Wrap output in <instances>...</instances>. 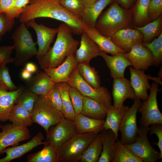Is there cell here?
Wrapping results in <instances>:
<instances>
[{"label":"cell","instance_id":"25","mask_svg":"<svg viewBox=\"0 0 162 162\" xmlns=\"http://www.w3.org/2000/svg\"><path fill=\"white\" fill-rule=\"evenodd\" d=\"M28 81L26 88L38 95H46L56 83L44 70Z\"/></svg>","mask_w":162,"mask_h":162},{"label":"cell","instance_id":"22","mask_svg":"<svg viewBox=\"0 0 162 162\" xmlns=\"http://www.w3.org/2000/svg\"><path fill=\"white\" fill-rule=\"evenodd\" d=\"M84 32L96 44L100 51L112 56L126 52L115 44L110 38L100 34L94 28L86 26Z\"/></svg>","mask_w":162,"mask_h":162},{"label":"cell","instance_id":"30","mask_svg":"<svg viewBox=\"0 0 162 162\" xmlns=\"http://www.w3.org/2000/svg\"><path fill=\"white\" fill-rule=\"evenodd\" d=\"M58 87L61 98L62 113L64 118L74 121L76 113L72 104L69 94L70 86L68 82L56 83Z\"/></svg>","mask_w":162,"mask_h":162},{"label":"cell","instance_id":"51","mask_svg":"<svg viewBox=\"0 0 162 162\" xmlns=\"http://www.w3.org/2000/svg\"><path fill=\"white\" fill-rule=\"evenodd\" d=\"M25 65V68L32 74L36 72L37 70V66L33 63L27 62Z\"/></svg>","mask_w":162,"mask_h":162},{"label":"cell","instance_id":"28","mask_svg":"<svg viewBox=\"0 0 162 162\" xmlns=\"http://www.w3.org/2000/svg\"><path fill=\"white\" fill-rule=\"evenodd\" d=\"M108 107L94 100L84 96L81 113L91 118L104 119L106 118Z\"/></svg>","mask_w":162,"mask_h":162},{"label":"cell","instance_id":"9","mask_svg":"<svg viewBox=\"0 0 162 162\" xmlns=\"http://www.w3.org/2000/svg\"><path fill=\"white\" fill-rule=\"evenodd\" d=\"M134 100L133 104L122 118L119 128L121 134L120 141L125 145L135 142L138 136L136 116L138 110L142 102L140 99L136 97Z\"/></svg>","mask_w":162,"mask_h":162},{"label":"cell","instance_id":"12","mask_svg":"<svg viewBox=\"0 0 162 162\" xmlns=\"http://www.w3.org/2000/svg\"><path fill=\"white\" fill-rule=\"evenodd\" d=\"M1 128L2 131L0 132V155L8 147L16 146L19 142L31 138L30 132L27 127L8 123L2 126Z\"/></svg>","mask_w":162,"mask_h":162},{"label":"cell","instance_id":"37","mask_svg":"<svg viewBox=\"0 0 162 162\" xmlns=\"http://www.w3.org/2000/svg\"><path fill=\"white\" fill-rule=\"evenodd\" d=\"M112 162H142L125 145L118 140L116 143L114 157Z\"/></svg>","mask_w":162,"mask_h":162},{"label":"cell","instance_id":"23","mask_svg":"<svg viewBox=\"0 0 162 162\" xmlns=\"http://www.w3.org/2000/svg\"><path fill=\"white\" fill-rule=\"evenodd\" d=\"M25 88L20 86L16 90L10 91L0 88V122L8 120L17 99Z\"/></svg>","mask_w":162,"mask_h":162},{"label":"cell","instance_id":"16","mask_svg":"<svg viewBox=\"0 0 162 162\" xmlns=\"http://www.w3.org/2000/svg\"><path fill=\"white\" fill-rule=\"evenodd\" d=\"M45 138L42 132H39L28 142L19 146H14L6 148L2 152L6 156L0 159V162H9L12 160L21 157L26 153L32 150L37 146L44 145Z\"/></svg>","mask_w":162,"mask_h":162},{"label":"cell","instance_id":"52","mask_svg":"<svg viewBox=\"0 0 162 162\" xmlns=\"http://www.w3.org/2000/svg\"><path fill=\"white\" fill-rule=\"evenodd\" d=\"M32 74V73L24 68L21 72V76L23 79L28 80L31 78Z\"/></svg>","mask_w":162,"mask_h":162},{"label":"cell","instance_id":"49","mask_svg":"<svg viewBox=\"0 0 162 162\" xmlns=\"http://www.w3.org/2000/svg\"><path fill=\"white\" fill-rule=\"evenodd\" d=\"M136 0H112L122 8L130 10L135 4Z\"/></svg>","mask_w":162,"mask_h":162},{"label":"cell","instance_id":"39","mask_svg":"<svg viewBox=\"0 0 162 162\" xmlns=\"http://www.w3.org/2000/svg\"><path fill=\"white\" fill-rule=\"evenodd\" d=\"M38 97V95L34 92L25 88L17 99L15 104L20 105L32 112Z\"/></svg>","mask_w":162,"mask_h":162},{"label":"cell","instance_id":"29","mask_svg":"<svg viewBox=\"0 0 162 162\" xmlns=\"http://www.w3.org/2000/svg\"><path fill=\"white\" fill-rule=\"evenodd\" d=\"M112 0H98L91 7L85 8L81 19L87 26L95 27L97 21L104 9Z\"/></svg>","mask_w":162,"mask_h":162},{"label":"cell","instance_id":"26","mask_svg":"<svg viewBox=\"0 0 162 162\" xmlns=\"http://www.w3.org/2000/svg\"><path fill=\"white\" fill-rule=\"evenodd\" d=\"M74 121L78 134L92 132L99 134L104 129L105 120L91 118L80 113L76 114Z\"/></svg>","mask_w":162,"mask_h":162},{"label":"cell","instance_id":"24","mask_svg":"<svg viewBox=\"0 0 162 162\" xmlns=\"http://www.w3.org/2000/svg\"><path fill=\"white\" fill-rule=\"evenodd\" d=\"M129 107L123 104L116 108L112 105L109 106L104 124V129H111L118 137L119 128L121 122Z\"/></svg>","mask_w":162,"mask_h":162},{"label":"cell","instance_id":"43","mask_svg":"<svg viewBox=\"0 0 162 162\" xmlns=\"http://www.w3.org/2000/svg\"><path fill=\"white\" fill-rule=\"evenodd\" d=\"M69 94L76 114L81 113L83 105L84 96L76 88L70 86Z\"/></svg>","mask_w":162,"mask_h":162},{"label":"cell","instance_id":"5","mask_svg":"<svg viewBox=\"0 0 162 162\" xmlns=\"http://www.w3.org/2000/svg\"><path fill=\"white\" fill-rule=\"evenodd\" d=\"M99 134L92 132L75 135L57 148L58 162H79L85 150Z\"/></svg>","mask_w":162,"mask_h":162},{"label":"cell","instance_id":"38","mask_svg":"<svg viewBox=\"0 0 162 162\" xmlns=\"http://www.w3.org/2000/svg\"><path fill=\"white\" fill-rule=\"evenodd\" d=\"M142 44L151 52L154 58L153 65L158 67L162 63V33L149 43Z\"/></svg>","mask_w":162,"mask_h":162},{"label":"cell","instance_id":"20","mask_svg":"<svg viewBox=\"0 0 162 162\" xmlns=\"http://www.w3.org/2000/svg\"><path fill=\"white\" fill-rule=\"evenodd\" d=\"M130 73V83L136 97L143 101L148 97L147 90L150 89L151 86L148 80V75L144 70H138L129 67Z\"/></svg>","mask_w":162,"mask_h":162},{"label":"cell","instance_id":"45","mask_svg":"<svg viewBox=\"0 0 162 162\" xmlns=\"http://www.w3.org/2000/svg\"><path fill=\"white\" fill-rule=\"evenodd\" d=\"M45 96L57 109L62 112L61 98L58 88L56 83Z\"/></svg>","mask_w":162,"mask_h":162},{"label":"cell","instance_id":"17","mask_svg":"<svg viewBox=\"0 0 162 162\" xmlns=\"http://www.w3.org/2000/svg\"><path fill=\"white\" fill-rule=\"evenodd\" d=\"M78 64L74 53L67 56L63 62L58 66L43 70L55 83L68 82L71 72L77 67Z\"/></svg>","mask_w":162,"mask_h":162},{"label":"cell","instance_id":"6","mask_svg":"<svg viewBox=\"0 0 162 162\" xmlns=\"http://www.w3.org/2000/svg\"><path fill=\"white\" fill-rule=\"evenodd\" d=\"M34 123L41 126L46 133L52 126L55 125L64 117L44 95H39L32 112Z\"/></svg>","mask_w":162,"mask_h":162},{"label":"cell","instance_id":"41","mask_svg":"<svg viewBox=\"0 0 162 162\" xmlns=\"http://www.w3.org/2000/svg\"><path fill=\"white\" fill-rule=\"evenodd\" d=\"M60 2L70 13L81 18L85 8L82 0H60Z\"/></svg>","mask_w":162,"mask_h":162},{"label":"cell","instance_id":"10","mask_svg":"<svg viewBox=\"0 0 162 162\" xmlns=\"http://www.w3.org/2000/svg\"><path fill=\"white\" fill-rule=\"evenodd\" d=\"M149 128L139 126L137 138L134 142L125 145L142 162H155L162 158L160 152L150 144L147 134Z\"/></svg>","mask_w":162,"mask_h":162},{"label":"cell","instance_id":"8","mask_svg":"<svg viewBox=\"0 0 162 162\" xmlns=\"http://www.w3.org/2000/svg\"><path fill=\"white\" fill-rule=\"evenodd\" d=\"M158 86V82L154 81L152 83L148 98L143 101L138 110L137 112L141 115L140 126L149 128L153 124H162V114L159 109L157 98Z\"/></svg>","mask_w":162,"mask_h":162},{"label":"cell","instance_id":"54","mask_svg":"<svg viewBox=\"0 0 162 162\" xmlns=\"http://www.w3.org/2000/svg\"><path fill=\"white\" fill-rule=\"evenodd\" d=\"M2 126L0 125V128H1Z\"/></svg>","mask_w":162,"mask_h":162},{"label":"cell","instance_id":"11","mask_svg":"<svg viewBox=\"0 0 162 162\" xmlns=\"http://www.w3.org/2000/svg\"><path fill=\"white\" fill-rule=\"evenodd\" d=\"M77 134L74 121L64 118L49 128L46 133V139L45 142L57 149Z\"/></svg>","mask_w":162,"mask_h":162},{"label":"cell","instance_id":"35","mask_svg":"<svg viewBox=\"0 0 162 162\" xmlns=\"http://www.w3.org/2000/svg\"><path fill=\"white\" fill-rule=\"evenodd\" d=\"M139 30L143 36L142 43H149L162 33V16L140 27H133Z\"/></svg>","mask_w":162,"mask_h":162},{"label":"cell","instance_id":"1","mask_svg":"<svg viewBox=\"0 0 162 162\" xmlns=\"http://www.w3.org/2000/svg\"><path fill=\"white\" fill-rule=\"evenodd\" d=\"M60 0H32L24 8L20 15V23H25L32 19L48 18L62 22L70 28L72 33L81 35L87 26L81 18L73 14L61 4Z\"/></svg>","mask_w":162,"mask_h":162},{"label":"cell","instance_id":"53","mask_svg":"<svg viewBox=\"0 0 162 162\" xmlns=\"http://www.w3.org/2000/svg\"><path fill=\"white\" fill-rule=\"evenodd\" d=\"M98 0H82L85 8L89 7Z\"/></svg>","mask_w":162,"mask_h":162},{"label":"cell","instance_id":"44","mask_svg":"<svg viewBox=\"0 0 162 162\" xmlns=\"http://www.w3.org/2000/svg\"><path fill=\"white\" fill-rule=\"evenodd\" d=\"M162 14V0H151L147 9L149 22L157 19Z\"/></svg>","mask_w":162,"mask_h":162},{"label":"cell","instance_id":"34","mask_svg":"<svg viewBox=\"0 0 162 162\" xmlns=\"http://www.w3.org/2000/svg\"><path fill=\"white\" fill-rule=\"evenodd\" d=\"M150 0H136L131 8L133 27H141L149 22L147 17V9Z\"/></svg>","mask_w":162,"mask_h":162},{"label":"cell","instance_id":"27","mask_svg":"<svg viewBox=\"0 0 162 162\" xmlns=\"http://www.w3.org/2000/svg\"><path fill=\"white\" fill-rule=\"evenodd\" d=\"M103 138L102 150L98 162H112L114 157L117 138L111 129L102 131Z\"/></svg>","mask_w":162,"mask_h":162},{"label":"cell","instance_id":"46","mask_svg":"<svg viewBox=\"0 0 162 162\" xmlns=\"http://www.w3.org/2000/svg\"><path fill=\"white\" fill-rule=\"evenodd\" d=\"M14 50L13 45L0 46V67L14 62V58L11 56Z\"/></svg>","mask_w":162,"mask_h":162},{"label":"cell","instance_id":"2","mask_svg":"<svg viewBox=\"0 0 162 162\" xmlns=\"http://www.w3.org/2000/svg\"><path fill=\"white\" fill-rule=\"evenodd\" d=\"M58 28L56 41L46 53L37 58L41 68L43 70L56 67L64 61L69 55L75 53L80 44L75 39L68 26L63 23Z\"/></svg>","mask_w":162,"mask_h":162},{"label":"cell","instance_id":"18","mask_svg":"<svg viewBox=\"0 0 162 162\" xmlns=\"http://www.w3.org/2000/svg\"><path fill=\"white\" fill-rule=\"evenodd\" d=\"M112 95L113 105L118 108L127 99L134 100L136 96L130 81L125 77L113 79Z\"/></svg>","mask_w":162,"mask_h":162},{"label":"cell","instance_id":"19","mask_svg":"<svg viewBox=\"0 0 162 162\" xmlns=\"http://www.w3.org/2000/svg\"><path fill=\"white\" fill-rule=\"evenodd\" d=\"M100 51L98 46L85 32L81 34L79 48L75 53V57L78 62L89 63L93 58L100 56Z\"/></svg>","mask_w":162,"mask_h":162},{"label":"cell","instance_id":"3","mask_svg":"<svg viewBox=\"0 0 162 162\" xmlns=\"http://www.w3.org/2000/svg\"><path fill=\"white\" fill-rule=\"evenodd\" d=\"M110 4L99 16L94 27L102 35L110 38L120 30L134 26L131 9H124L113 1Z\"/></svg>","mask_w":162,"mask_h":162},{"label":"cell","instance_id":"7","mask_svg":"<svg viewBox=\"0 0 162 162\" xmlns=\"http://www.w3.org/2000/svg\"><path fill=\"white\" fill-rule=\"evenodd\" d=\"M68 82L84 96L94 100L107 107L111 105L112 97L108 89L104 86L95 88L90 85L81 77L77 67L71 72Z\"/></svg>","mask_w":162,"mask_h":162},{"label":"cell","instance_id":"32","mask_svg":"<svg viewBox=\"0 0 162 162\" xmlns=\"http://www.w3.org/2000/svg\"><path fill=\"white\" fill-rule=\"evenodd\" d=\"M103 138V134L102 131L89 144L83 152L79 162H98L102 150Z\"/></svg>","mask_w":162,"mask_h":162},{"label":"cell","instance_id":"40","mask_svg":"<svg viewBox=\"0 0 162 162\" xmlns=\"http://www.w3.org/2000/svg\"><path fill=\"white\" fill-rule=\"evenodd\" d=\"M15 0H0V13L4 14L9 20L19 18L24 9H18L14 5Z\"/></svg>","mask_w":162,"mask_h":162},{"label":"cell","instance_id":"15","mask_svg":"<svg viewBox=\"0 0 162 162\" xmlns=\"http://www.w3.org/2000/svg\"><path fill=\"white\" fill-rule=\"evenodd\" d=\"M110 39L116 45L128 52L134 45L142 43L143 36L139 30L130 28L119 31Z\"/></svg>","mask_w":162,"mask_h":162},{"label":"cell","instance_id":"13","mask_svg":"<svg viewBox=\"0 0 162 162\" xmlns=\"http://www.w3.org/2000/svg\"><path fill=\"white\" fill-rule=\"evenodd\" d=\"M28 27H31L35 31L38 45V49L36 57L38 58L45 55L50 47V45L58 32V28H52L42 24L37 23L35 19L26 22Z\"/></svg>","mask_w":162,"mask_h":162},{"label":"cell","instance_id":"55","mask_svg":"<svg viewBox=\"0 0 162 162\" xmlns=\"http://www.w3.org/2000/svg\"><path fill=\"white\" fill-rule=\"evenodd\" d=\"M32 0H31V1Z\"/></svg>","mask_w":162,"mask_h":162},{"label":"cell","instance_id":"33","mask_svg":"<svg viewBox=\"0 0 162 162\" xmlns=\"http://www.w3.org/2000/svg\"><path fill=\"white\" fill-rule=\"evenodd\" d=\"M27 162H58L57 149L45 143L42 150L28 156Z\"/></svg>","mask_w":162,"mask_h":162},{"label":"cell","instance_id":"31","mask_svg":"<svg viewBox=\"0 0 162 162\" xmlns=\"http://www.w3.org/2000/svg\"><path fill=\"white\" fill-rule=\"evenodd\" d=\"M8 120L15 125L27 128L34 123L32 112L17 104L13 108Z\"/></svg>","mask_w":162,"mask_h":162},{"label":"cell","instance_id":"48","mask_svg":"<svg viewBox=\"0 0 162 162\" xmlns=\"http://www.w3.org/2000/svg\"><path fill=\"white\" fill-rule=\"evenodd\" d=\"M148 133L149 135L155 134L157 135L158 139V142L153 143L158 146L162 155V124H154L151 125L149 128Z\"/></svg>","mask_w":162,"mask_h":162},{"label":"cell","instance_id":"4","mask_svg":"<svg viewBox=\"0 0 162 162\" xmlns=\"http://www.w3.org/2000/svg\"><path fill=\"white\" fill-rule=\"evenodd\" d=\"M15 50L14 63L17 66H23L32 58L36 56V43L24 23H21L12 36Z\"/></svg>","mask_w":162,"mask_h":162},{"label":"cell","instance_id":"47","mask_svg":"<svg viewBox=\"0 0 162 162\" xmlns=\"http://www.w3.org/2000/svg\"><path fill=\"white\" fill-rule=\"evenodd\" d=\"M15 19L9 20L3 13H0V43L3 36L13 28Z\"/></svg>","mask_w":162,"mask_h":162},{"label":"cell","instance_id":"21","mask_svg":"<svg viewBox=\"0 0 162 162\" xmlns=\"http://www.w3.org/2000/svg\"><path fill=\"white\" fill-rule=\"evenodd\" d=\"M100 56L105 61L110 69L111 76L113 79L124 78V74L126 68L132 66L130 61L122 53L111 56L100 51Z\"/></svg>","mask_w":162,"mask_h":162},{"label":"cell","instance_id":"50","mask_svg":"<svg viewBox=\"0 0 162 162\" xmlns=\"http://www.w3.org/2000/svg\"><path fill=\"white\" fill-rule=\"evenodd\" d=\"M30 2L31 0H15V6L18 9H24Z\"/></svg>","mask_w":162,"mask_h":162},{"label":"cell","instance_id":"36","mask_svg":"<svg viewBox=\"0 0 162 162\" xmlns=\"http://www.w3.org/2000/svg\"><path fill=\"white\" fill-rule=\"evenodd\" d=\"M77 68L81 77L87 83L94 88L100 86V79L98 72L89 63H78Z\"/></svg>","mask_w":162,"mask_h":162},{"label":"cell","instance_id":"14","mask_svg":"<svg viewBox=\"0 0 162 162\" xmlns=\"http://www.w3.org/2000/svg\"><path fill=\"white\" fill-rule=\"evenodd\" d=\"M122 54L130 61L136 69L146 70L154 64L151 52L142 43L134 45L129 52Z\"/></svg>","mask_w":162,"mask_h":162},{"label":"cell","instance_id":"42","mask_svg":"<svg viewBox=\"0 0 162 162\" xmlns=\"http://www.w3.org/2000/svg\"><path fill=\"white\" fill-rule=\"evenodd\" d=\"M0 88L10 91L18 88L11 80L8 68L6 65L0 67Z\"/></svg>","mask_w":162,"mask_h":162}]
</instances>
